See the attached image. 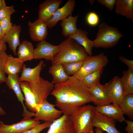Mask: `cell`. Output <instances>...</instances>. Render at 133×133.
<instances>
[{"instance_id": "cell-46", "label": "cell", "mask_w": 133, "mask_h": 133, "mask_svg": "<svg viewBox=\"0 0 133 133\" xmlns=\"http://www.w3.org/2000/svg\"></svg>"}, {"instance_id": "cell-34", "label": "cell", "mask_w": 133, "mask_h": 133, "mask_svg": "<svg viewBox=\"0 0 133 133\" xmlns=\"http://www.w3.org/2000/svg\"><path fill=\"white\" fill-rule=\"evenodd\" d=\"M0 26L4 34L7 33L11 29L13 26L11 22V16L0 20Z\"/></svg>"}, {"instance_id": "cell-12", "label": "cell", "mask_w": 133, "mask_h": 133, "mask_svg": "<svg viewBox=\"0 0 133 133\" xmlns=\"http://www.w3.org/2000/svg\"><path fill=\"white\" fill-rule=\"evenodd\" d=\"M47 133H75L69 116L63 115L50 124Z\"/></svg>"}, {"instance_id": "cell-38", "label": "cell", "mask_w": 133, "mask_h": 133, "mask_svg": "<svg viewBox=\"0 0 133 133\" xmlns=\"http://www.w3.org/2000/svg\"><path fill=\"white\" fill-rule=\"evenodd\" d=\"M124 121L127 124V126L124 129V130L127 133H133V122L125 119Z\"/></svg>"}, {"instance_id": "cell-11", "label": "cell", "mask_w": 133, "mask_h": 133, "mask_svg": "<svg viewBox=\"0 0 133 133\" xmlns=\"http://www.w3.org/2000/svg\"><path fill=\"white\" fill-rule=\"evenodd\" d=\"M18 74L8 75L6 82L9 89L14 92L18 100L21 103L23 108L22 116L24 117H31L34 116V113L28 111L24 105L23 101L25 100L20 87Z\"/></svg>"}, {"instance_id": "cell-29", "label": "cell", "mask_w": 133, "mask_h": 133, "mask_svg": "<svg viewBox=\"0 0 133 133\" xmlns=\"http://www.w3.org/2000/svg\"><path fill=\"white\" fill-rule=\"evenodd\" d=\"M103 69L104 68H101L88 74L82 80L88 88L100 83V79Z\"/></svg>"}, {"instance_id": "cell-18", "label": "cell", "mask_w": 133, "mask_h": 133, "mask_svg": "<svg viewBox=\"0 0 133 133\" xmlns=\"http://www.w3.org/2000/svg\"><path fill=\"white\" fill-rule=\"evenodd\" d=\"M21 30L20 25L14 24L10 30L4 34L2 39L5 43H8L10 49L15 55H17V48L20 44L19 37Z\"/></svg>"}, {"instance_id": "cell-22", "label": "cell", "mask_w": 133, "mask_h": 133, "mask_svg": "<svg viewBox=\"0 0 133 133\" xmlns=\"http://www.w3.org/2000/svg\"><path fill=\"white\" fill-rule=\"evenodd\" d=\"M115 11L133 22V0H116Z\"/></svg>"}, {"instance_id": "cell-10", "label": "cell", "mask_w": 133, "mask_h": 133, "mask_svg": "<svg viewBox=\"0 0 133 133\" xmlns=\"http://www.w3.org/2000/svg\"><path fill=\"white\" fill-rule=\"evenodd\" d=\"M106 89L112 104L118 106L124 96L120 78L115 76L108 82L103 85Z\"/></svg>"}, {"instance_id": "cell-35", "label": "cell", "mask_w": 133, "mask_h": 133, "mask_svg": "<svg viewBox=\"0 0 133 133\" xmlns=\"http://www.w3.org/2000/svg\"><path fill=\"white\" fill-rule=\"evenodd\" d=\"M16 11L14 9L13 5L5 6L0 10V20L11 16Z\"/></svg>"}, {"instance_id": "cell-42", "label": "cell", "mask_w": 133, "mask_h": 133, "mask_svg": "<svg viewBox=\"0 0 133 133\" xmlns=\"http://www.w3.org/2000/svg\"><path fill=\"white\" fill-rule=\"evenodd\" d=\"M6 112L0 106V115L2 116L5 115Z\"/></svg>"}, {"instance_id": "cell-15", "label": "cell", "mask_w": 133, "mask_h": 133, "mask_svg": "<svg viewBox=\"0 0 133 133\" xmlns=\"http://www.w3.org/2000/svg\"><path fill=\"white\" fill-rule=\"evenodd\" d=\"M75 4L74 0H68L63 6L57 9L51 18L46 22L47 27L51 28L55 26L58 21H62L72 15Z\"/></svg>"}, {"instance_id": "cell-39", "label": "cell", "mask_w": 133, "mask_h": 133, "mask_svg": "<svg viewBox=\"0 0 133 133\" xmlns=\"http://www.w3.org/2000/svg\"><path fill=\"white\" fill-rule=\"evenodd\" d=\"M7 50V47L5 43L2 39H0V51H5Z\"/></svg>"}, {"instance_id": "cell-14", "label": "cell", "mask_w": 133, "mask_h": 133, "mask_svg": "<svg viewBox=\"0 0 133 133\" xmlns=\"http://www.w3.org/2000/svg\"><path fill=\"white\" fill-rule=\"evenodd\" d=\"M94 110L93 119V126L99 128L107 133H121L116 128L115 122Z\"/></svg>"}, {"instance_id": "cell-17", "label": "cell", "mask_w": 133, "mask_h": 133, "mask_svg": "<svg viewBox=\"0 0 133 133\" xmlns=\"http://www.w3.org/2000/svg\"><path fill=\"white\" fill-rule=\"evenodd\" d=\"M95 110L102 115L119 122L124 121V114L118 106L111 104L95 107Z\"/></svg>"}, {"instance_id": "cell-25", "label": "cell", "mask_w": 133, "mask_h": 133, "mask_svg": "<svg viewBox=\"0 0 133 133\" xmlns=\"http://www.w3.org/2000/svg\"><path fill=\"white\" fill-rule=\"evenodd\" d=\"M79 17L78 15L73 16L71 15L62 21L60 25L62 28V33L64 37H68L77 31L78 29L76 22Z\"/></svg>"}, {"instance_id": "cell-43", "label": "cell", "mask_w": 133, "mask_h": 133, "mask_svg": "<svg viewBox=\"0 0 133 133\" xmlns=\"http://www.w3.org/2000/svg\"><path fill=\"white\" fill-rule=\"evenodd\" d=\"M4 35V34L3 33L0 26V39H2Z\"/></svg>"}, {"instance_id": "cell-30", "label": "cell", "mask_w": 133, "mask_h": 133, "mask_svg": "<svg viewBox=\"0 0 133 133\" xmlns=\"http://www.w3.org/2000/svg\"><path fill=\"white\" fill-rule=\"evenodd\" d=\"M85 61L65 62L61 64L68 75L73 76L80 70Z\"/></svg>"}, {"instance_id": "cell-40", "label": "cell", "mask_w": 133, "mask_h": 133, "mask_svg": "<svg viewBox=\"0 0 133 133\" xmlns=\"http://www.w3.org/2000/svg\"><path fill=\"white\" fill-rule=\"evenodd\" d=\"M6 6L4 0H0V10L2 8Z\"/></svg>"}, {"instance_id": "cell-13", "label": "cell", "mask_w": 133, "mask_h": 133, "mask_svg": "<svg viewBox=\"0 0 133 133\" xmlns=\"http://www.w3.org/2000/svg\"><path fill=\"white\" fill-rule=\"evenodd\" d=\"M28 26L30 36L33 41L40 42L47 38L48 32L46 22L38 18L33 23L29 21Z\"/></svg>"}, {"instance_id": "cell-45", "label": "cell", "mask_w": 133, "mask_h": 133, "mask_svg": "<svg viewBox=\"0 0 133 133\" xmlns=\"http://www.w3.org/2000/svg\"><path fill=\"white\" fill-rule=\"evenodd\" d=\"M86 133L85 132H84V133Z\"/></svg>"}, {"instance_id": "cell-32", "label": "cell", "mask_w": 133, "mask_h": 133, "mask_svg": "<svg viewBox=\"0 0 133 133\" xmlns=\"http://www.w3.org/2000/svg\"><path fill=\"white\" fill-rule=\"evenodd\" d=\"M86 21L90 26L94 27L97 25L99 22V18L95 12H91L88 13L86 17Z\"/></svg>"}, {"instance_id": "cell-36", "label": "cell", "mask_w": 133, "mask_h": 133, "mask_svg": "<svg viewBox=\"0 0 133 133\" xmlns=\"http://www.w3.org/2000/svg\"><path fill=\"white\" fill-rule=\"evenodd\" d=\"M97 1L101 5L105 6L110 11L114 10L116 1V0H97Z\"/></svg>"}, {"instance_id": "cell-5", "label": "cell", "mask_w": 133, "mask_h": 133, "mask_svg": "<svg viewBox=\"0 0 133 133\" xmlns=\"http://www.w3.org/2000/svg\"><path fill=\"white\" fill-rule=\"evenodd\" d=\"M123 36L117 28L103 22L98 27L96 38L93 40L94 47L106 49L113 47Z\"/></svg>"}, {"instance_id": "cell-2", "label": "cell", "mask_w": 133, "mask_h": 133, "mask_svg": "<svg viewBox=\"0 0 133 133\" xmlns=\"http://www.w3.org/2000/svg\"><path fill=\"white\" fill-rule=\"evenodd\" d=\"M19 83L24 95L25 105L29 111L33 112L39 110L54 89V85L41 77L34 82H19Z\"/></svg>"}, {"instance_id": "cell-6", "label": "cell", "mask_w": 133, "mask_h": 133, "mask_svg": "<svg viewBox=\"0 0 133 133\" xmlns=\"http://www.w3.org/2000/svg\"><path fill=\"white\" fill-rule=\"evenodd\" d=\"M108 62L107 56L102 52L94 56H89L80 70L73 76L82 81L88 74L104 68Z\"/></svg>"}, {"instance_id": "cell-26", "label": "cell", "mask_w": 133, "mask_h": 133, "mask_svg": "<svg viewBox=\"0 0 133 133\" xmlns=\"http://www.w3.org/2000/svg\"><path fill=\"white\" fill-rule=\"evenodd\" d=\"M34 49L31 42L25 40L22 41L18 48V57L24 62L31 60L33 59Z\"/></svg>"}, {"instance_id": "cell-33", "label": "cell", "mask_w": 133, "mask_h": 133, "mask_svg": "<svg viewBox=\"0 0 133 133\" xmlns=\"http://www.w3.org/2000/svg\"><path fill=\"white\" fill-rule=\"evenodd\" d=\"M52 122L45 121L40 124L22 133H39L44 129L49 127Z\"/></svg>"}, {"instance_id": "cell-31", "label": "cell", "mask_w": 133, "mask_h": 133, "mask_svg": "<svg viewBox=\"0 0 133 133\" xmlns=\"http://www.w3.org/2000/svg\"><path fill=\"white\" fill-rule=\"evenodd\" d=\"M8 55L5 51H0V84L6 81L4 68Z\"/></svg>"}, {"instance_id": "cell-21", "label": "cell", "mask_w": 133, "mask_h": 133, "mask_svg": "<svg viewBox=\"0 0 133 133\" xmlns=\"http://www.w3.org/2000/svg\"><path fill=\"white\" fill-rule=\"evenodd\" d=\"M88 33L87 31L79 28L76 33L68 38L75 40L84 48L88 55L91 56L92 55V50L94 47V43L93 40H90L87 37Z\"/></svg>"}, {"instance_id": "cell-16", "label": "cell", "mask_w": 133, "mask_h": 133, "mask_svg": "<svg viewBox=\"0 0 133 133\" xmlns=\"http://www.w3.org/2000/svg\"><path fill=\"white\" fill-rule=\"evenodd\" d=\"M62 0H46L39 5L38 19L46 22L59 8Z\"/></svg>"}, {"instance_id": "cell-23", "label": "cell", "mask_w": 133, "mask_h": 133, "mask_svg": "<svg viewBox=\"0 0 133 133\" xmlns=\"http://www.w3.org/2000/svg\"><path fill=\"white\" fill-rule=\"evenodd\" d=\"M24 62L18 57H14L8 55L5 64L4 70L8 75L18 74L22 72Z\"/></svg>"}, {"instance_id": "cell-37", "label": "cell", "mask_w": 133, "mask_h": 133, "mask_svg": "<svg viewBox=\"0 0 133 133\" xmlns=\"http://www.w3.org/2000/svg\"><path fill=\"white\" fill-rule=\"evenodd\" d=\"M119 60L125 64L128 67V69L133 70V61L128 60L124 57L120 56L119 57Z\"/></svg>"}, {"instance_id": "cell-24", "label": "cell", "mask_w": 133, "mask_h": 133, "mask_svg": "<svg viewBox=\"0 0 133 133\" xmlns=\"http://www.w3.org/2000/svg\"><path fill=\"white\" fill-rule=\"evenodd\" d=\"M48 72L52 76L51 83L54 85L65 82L70 76L66 73L61 64L52 65Z\"/></svg>"}, {"instance_id": "cell-41", "label": "cell", "mask_w": 133, "mask_h": 133, "mask_svg": "<svg viewBox=\"0 0 133 133\" xmlns=\"http://www.w3.org/2000/svg\"><path fill=\"white\" fill-rule=\"evenodd\" d=\"M96 133H103V131L100 129L96 127L95 129Z\"/></svg>"}, {"instance_id": "cell-27", "label": "cell", "mask_w": 133, "mask_h": 133, "mask_svg": "<svg viewBox=\"0 0 133 133\" xmlns=\"http://www.w3.org/2000/svg\"><path fill=\"white\" fill-rule=\"evenodd\" d=\"M123 76L120 78L124 96L133 94V70L128 69L124 71Z\"/></svg>"}, {"instance_id": "cell-28", "label": "cell", "mask_w": 133, "mask_h": 133, "mask_svg": "<svg viewBox=\"0 0 133 133\" xmlns=\"http://www.w3.org/2000/svg\"><path fill=\"white\" fill-rule=\"evenodd\" d=\"M118 106L124 114H125L130 118L133 119V94H129L124 95Z\"/></svg>"}, {"instance_id": "cell-8", "label": "cell", "mask_w": 133, "mask_h": 133, "mask_svg": "<svg viewBox=\"0 0 133 133\" xmlns=\"http://www.w3.org/2000/svg\"><path fill=\"white\" fill-rule=\"evenodd\" d=\"M55 106L50 103L47 100L44 101L39 110L35 113L34 119L52 122L59 118L63 113L61 110L55 108Z\"/></svg>"}, {"instance_id": "cell-9", "label": "cell", "mask_w": 133, "mask_h": 133, "mask_svg": "<svg viewBox=\"0 0 133 133\" xmlns=\"http://www.w3.org/2000/svg\"><path fill=\"white\" fill-rule=\"evenodd\" d=\"M59 50V45H53L44 40L40 42L34 49L33 59L44 58L52 61Z\"/></svg>"}, {"instance_id": "cell-7", "label": "cell", "mask_w": 133, "mask_h": 133, "mask_svg": "<svg viewBox=\"0 0 133 133\" xmlns=\"http://www.w3.org/2000/svg\"><path fill=\"white\" fill-rule=\"evenodd\" d=\"M40 120L24 117L20 122L11 125H6L0 121V133H22L40 124Z\"/></svg>"}, {"instance_id": "cell-20", "label": "cell", "mask_w": 133, "mask_h": 133, "mask_svg": "<svg viewBox=\"0 0 133 133\" xmlns=\"http://www.w3.org/2000/svg\"><path fill=\"white\" fill-rule=\"evenodd\" d=\"M44 61L41 60L38 65L33 68L27 67L24 64L20 76L19 77V82H33L38 80L40 78V72L43 68Z\"/></svg>"}, {"instance_id": "cell-1", "label": "cell", "mask_w": 133, "mask_h": 133, "mask_svg": "<svg viewBox=\"0 0 133 133\" xmlns=\"http://www.w3.org/2000/svg\"><path fill=\"white\" fill-rule=\"evenodd\" d=\"M55 99V105L63 115L70 116L78 108L93 102V98L82 81L73 76L65 82L54 85L50 93Z\"/></svg>"}, {"instance_id": "cell-44", "label": "cell", "mask_w": 133, "mask_h": 133, "mask_svg": "<svg viewBox=\"0 0 133 133\" xmlns=\"http://www.w3.org/2000/svg\"><path fill=\"white\" fill-rule=\"evenodd\" d=\"M95 0H89V1L90 2L91 5H92L94 3Z\"/></svg>"}, {"instance_id": "cell-4", "label": "cell", "mask_w": 133, "mask_h": 133, "mask_svg": "<svg viewBox=\"0 0 133 133\" xmlns=\"http://www.w3.org/2000/svg\"><path fill=\"white\" fill-rule=\"evenodd\" d=\"M95 107L88 105L77 109L70 116L75 133H93V119Z\"/></svg>"}, {"instance_id": "cell-19", "label": "cell", "mask_w": 133, "mask_h": 133, "mask_svg": "<svg viewBox=\"0 0 133 133\" xmlns=\"http://www.w3.org/2000/svg\"><path fill=\"white\" fill-rule=\"evenodd\" d=\"M89 89L93 98V102L97 106L112 103L106 89L100 83Z\"/></svg>"}, {"instance_id": "cell-3", "label": "cell", "mask_w": 133, "mask_h": 133, "mask_svg": "<svg viewBox=\"0 0 133 133\" xmlns=\"http://www.w3.org/2000/svg\"><path fill=\"white\" fill-rule=\"evenodd\" d=\"M59 45L58 51L52 65L85 60L89 56L84 48L74 39L68 38Z\"/></svg>"}]
</instances>
